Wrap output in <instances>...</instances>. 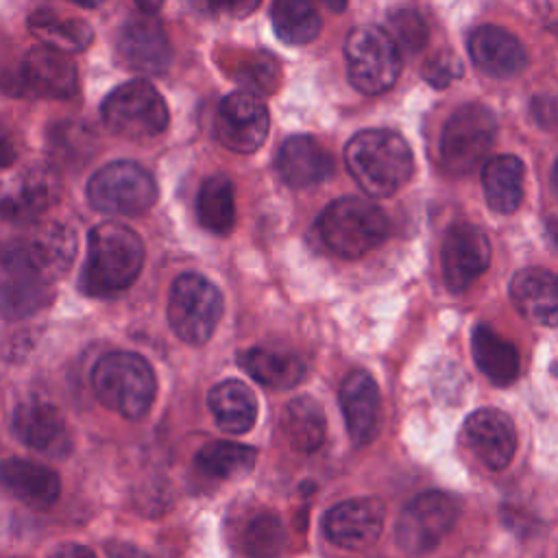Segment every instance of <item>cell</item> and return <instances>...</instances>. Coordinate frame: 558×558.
<instances>
[{"label":"cell","instance_id":"8fae6325","mask_svg":"<svg viewBox=\"0 0 558 558\" xmlns=\"http://www.w3.org/2000/svg\"><path fill=\"white\" fill-rule=\"evenodd\" d=\"M50 299V283H46L15 251L4 242L0 246V316L7 320H22L39 312Z\"/></svg>","mask_w":558,"mask_h":558},{"label":"cell","instance_id":"603a6c76","mask_svg":"<svg viewBox=\"0 0 558 558\" xmlns=\"http://www.w3.org/2000/svg\"><path fill=\"white\" fill-rule=\"evenodd\" d=\"M469 54L484 74L495 78L517 76L527 63L523 44L499 26L475 28L469 37Z\"/></svg>","mask_w":558,"mask_h":558},{"label":"cell","instance_id":"484cf974","mask_svg":"<svg viewBox=\"0 0 558 558\" xmlns=\"http://www.w3.org/2000/svg\"><path fill=\"white\" fill-rule=\"evenodd\" d=\"M240 366L259 384L277 390L294 388L305 377L303 360L286 349L253 347L240 355Z\"/></svg>","mask_w":558,"mask_h":558},{"label":"cell","instance_id":"ee69618b","mask_svg":"<svg viewBox=\"0 0 558 558\" xmlns=\"http://www.w3.org/2000/svg\"><path fill=\"white\" fill-rule=\"evenodd\" d=\"M316 2L323 4L331 13H342L347 9V0H316Z\"/></svg>","mask_w":558,"mask_h":558},{"label":"cell","instance_id":"9a60e30c","mask_svg":"<svg viewBox=\"0 0 558 558\" xmlns=\"http://www.w3.org/2000/svg\"><path fill=\"white\" fill-rule=\"evenodd\" d=\"M59 196L52 170L33 166L0 185V218L13 225L35 222Z\"/></svg>","mask_w":558,"mask_h":558},{"label":"cell","instance_id":"6da1fadb","mask_svg":"<svg viewBox=\"0 0 558 558\" xmlns=\"http://www.w3.org/2000/svg\"><path fill=\"white\" fill-rule=\"evenodd\" d=\"M144 266L142 238L120 222H100L87 235V257L81 288L92 296H111L126 290Z\"/></svg>","mask_w":558,"mask_h":558},{"label":"cell","instance_id":"ba28073f","mask_svg":"<svg viewBox=\"0 0 558 558\" xmlns=\"http://www.w3.org/2000/svg\"><path fill=\"white\" fill-rule=\"evenodd\" d=\"M222 316L220 290L198 272H183L174 279L168 296V323L187 344H205Z\"/></svg>","mask_w":558,"mask_h":558},{"label":"cell","instance_id":"8992f818","mask_svg":"<svg viewBox=\"0 0 558 558\" xmlns=\"http://www.w3.org/2000/svg\"><path fill=\"white\" fill-rule=\"evenodd\" d=\"M105 126L126 140H150L166 131L170 113L161 94L148 81L116 87L100 107Z\"/></svg>","mask_w":558,"mask_h":558},{"label":"cell","instance_id":"d6a6232c","mask_svg":"<svg viewBox=\"0 0 558 558\" xmlns=\"http://www.w3.org/2000/svg\"><path fill=\"white\" fill-rule=\"evenodd\" d=\"M255 449L231 440H214L196 451V469L211 480L246 475L255 464Z\"/></svg>","mask_w":558,"mask_h":558},{"label":"cell","instance_id":"ac0fdd59","mask_svg":"<svg viewBox=\"0 0 558 558\" xmlns=\"http://www.w3.org/2000/svg\"><path fill=\"white\" fill-rule=\"evenodd\" d=\"M462 438L469 451L490 471L506 469L517 451L514 425L495 408L475 410L464 421Z\"/></svg>","mask_w":558,"mask_h":558},{"label":"cell","instance_id":"d6986e66","mask_svg":"<svg viewBox=\"0 0 558 558\" xmlns=\"http://www.w3.org/2000/svg\"><path fill=\"white\" fill-rule=\"evenodd\" d=\"M13 434L31 449L48 456L70 451V432L61 410L48 401L31 399L20 403L11 416Z\"/></svg>","mask_w":558,"mask_h":558},{"label":"cell","instance_id":"4fadbf2b","mask_svg":"<svg viewBox=\"0 0 558 558\" xmlns=\"http://www.w3.org/2000/svg\"><path fill=\"white\" fill-rule=\"evenodd\" d=\"M11 244L20 257L50 286L70 270L76 255L74 233L61 222L37 225L26 235L11 240Z\"/></svg>","mask_w":558,"mask_h":558},{"label":"cell","instance_id":"83f0119b","mask_svg":"<svg viewBox=\"0 0 558 558\" xmlns=\"http://www.w3.org/2000/svg\"><path fill=\"white\" fill-rule=\"evenodd\" d=\"M471 353L477 368L495 384L508 386L519 377L521 362L517 347L493 331L488 325H477L471 333Z\"/></svg>","mask_w":558,"mask_h":558},{"label":"cell","instance_id":"2e32d148","mask_svg":"<svg viewBox=\"0 0 558 558\" xmlns=\"http://www.w3.org/2000/svg\"><path fill=\"white\" fill-rule=\"evenodd\" d=\"M442 275L453 292L466 290L490 264V242L473 225H456L442 240Z\"/></svg>","mask_w":558,"mask_h":558},{"label":"cell","instance_id":"5b68a950","mask_svg":"<svg viewBox=\"0 0 558 558\" xmlns=\"http://www.w3.org/2000/svg\"><path fill=\"white\" fill-rule=\"evenodd\" d=\"M344 61L351 85L368 96L390 89L401 72L399 46L373 24L355 26L347 35Z\"/></svg>","mask_w":558,"mask_h":558},{"label":"cell","instance_id":"f1b7e54d","mask_svg":"<svg viewBox=\"0 0 558 558\" xmlns=\"http://www.w3.org/2000/svg\"><path fill=\"white\" fill-rule=\"evenodd\" d=\"M523 163L514 155H497L482 170L484 196L497 214H512L523 201Z\"/></svg>","mask_w":558,"mask_h":558},{"label":"cell","instance_id":"5bb4252c","mask_svg":"<svg viewBox=\"0 0 558 558\" xmlns=\"http://www.w3.org/2000/svg\"><path fill=\"white\" fill-rule=\"evenodd\" d=\"M384 514V504L375 497L344 499L327 510L323 532L338 547L366 549L379 538Z\"/></svg>","mask_w":558,"mask_h":558},{"label":"cell","instance_id":"52a82bcc","mask_svg":"<svg viewBox=\"0 0 558 558\" xmlns=\"http://www.w3.org/2000/svg\"><path fill=\"white\" fill-rule=\"evenodd\" d=\"M153 174L135 161H111L96 170L87 183V201L96 211L113 216H137L157 201Z\"/></svg>","mask_w":558,"mask_h":558},{"label":"cell","instance_id":"7c38bea8","mask_svg":"<svg viewBox=\"0 0 558 558\" xmlns=\"http://www.w3.org/2000/svg\"><path fill=\"white\" fill-rule=\"evenodd\" d=\"M266 105L248 92H231L216 111V137L233 153H255L268 135Z\"/></svg>","mask_w":558,"mask_h":558},{"label":"cell","instance_id":"bcb514c9","mask_svg":"<svg viewBox=\"0 0 558 558\" xmlns=\"http://www.w3.org/2000/svg\"><path fill=\"white\" fill-rule=\"evenodd\" d=\"M551 185H554V192L558 194V159L554 163V172H551Z\"/></svg>","mask_w":558,"mask_h":558},{"label":"cell","instance_id":"d590c367","mask_svg":"<svg viewBox=\"0 0 558 558\" xmlns=\"http://www.w3.org/2000/svg\"><path fill=\"white\" fill-rule=\"evenodd\" d=\"M390 37L403 52H418L427 44V24L425 20L412 9H397L388 17Z\"/></svg>","mask_w":558,"mask_h":558},{"label":"cell","instance_id":"c3c4849f","mask_svg":"<svg viewBox=\"0 0 558 558\" xmlns=\"http://www.w3.org/2000/svg\"><path fill=\"white\" fill-rule=\"evenodd\" d=\"M549 233H551V238H554V240H556V244H558V220L549 222Z\"/></svg>","mask_w":558,"mask_h":558},{"label":"cell","instance_id":"74e56055","mask_svg":"<svg viewBox=\"0 0 558 558\" xmlns=\"http://www.w3.org/2000/svg\"><path fill=\"white\" fill-rule=\"evenodd\" d=\"M532 118L547 131H558V96H536L530 105Z\"/></svg>","mask_w":558,"mask_h":558},{"label":"cell","instance_id":"30bf717a","mask_svg":"<svg viewBox=\"0 0 558 558\" xmlns=\"http://www.w3.org/2000/svg\"><path fill=\"white\" fill-rule=\"evenodd\" d=\"M460 514L458 497L427 490L408 501L397 521V543L412 556L427 554L451 532Z\"/></svg>","mask_w":558,"mask_h":558},{"label":"cell","instance_id":"ffe728a7","mask_svg":"<svg viewBox=\"0 0 558 558\" xmlns=\"http://www.w3.org/2000/svg\"><path fill=\"white\" fill-rule=\"evenodd\" d=\"M122 63L142 74L168 70L172 52L161 24L153 17H133L122 24L116 39Z\"/></svg>","mask_w":558,"mask_h":558},{"label":"cell","instance_id":"3957f363","mask_svg":"<svg viewBox=\"0 0 558 558\" xmlns=\"http://www.w3.org/2000/svg\"><path fill=\"white\" fill-rule=\"evenodd\" d=\"M92 388L105 408L129 421H140L155 401L157 379L142 355L111 351L94 364Z\"/></svg>","mask_w":558,"mask_h":558},{"label":"cell","instance_id":"7402d4cb","mask_svg":"<svg viewBox=\"0 0 558 558\" xmlns=\"http://www.w3.org/2000/svg\"><path fill=\"white\" fill-rule=\"evenodd\" d=\"M517 312L543 327H558V275L545 268L519 270L510 281Z\"/></svg>","mask_w":558,"mask_h":558},{"label":"cell","instance_id":"9c48e42d","mask_svg":"<svg viewBox=\"0 0 558 558\" xmlns=\"http://www.w3.org/2000/svg\"><path fill=\"white\" fill-rule=\"evenodd\" d=\"M497 133L495 116L480 102L460 105L440 133V163L451 174L471 172L490 150Z\"/></svg>","mask_w":558,"mask_h":558},{"label":"cell","instance_id":"7bdbcfd3","mask_svg":"<svg viewBox=\"0 0 558 558\" xmlns=\"http://www.w3.org/2000/svg\"><path fill=\"white\" fill-rule=\"evenodd\" d=\"M163 2H166V0H135V4H137L144 13H155V11H159V9L163 7Z\"/></svg>","mask_w":558,"mask_h":558},{"label":"cell","instance_id":"b9f144b4","mask_svg":"<svg viewBox=\"0 0 558 558\" xmlns=\"http://www.w3.org/2000/svg\"><path fill=\"white\" fill-rule=\"evenodd\" d=\"M107 556L109 558H146L135 545L122 543V541H109L107 543Z\"/></svg>","mask_w":558,"mask_h":558},{"label":"cell","instance_id":"f6af8a7d","mask_svg":"<svg viewBox=\"0 0 558 558\" xmlns=\"http://www.w3.org/2000/svg\"><path fill=\"white\" fill-rule=\"evenodd\" d=\"M549 4H551V9H549V17H551V24H549V26H551L554 31H558V0H551Z\"/></svg>","mask_w":558,"mask_h":558},{"label":"cell","instance_id":"277c9868","mask_svg":"<svg viewBox=\"0 0 558 558\" xmlns=\"http://www.w3.org/2000/svg\"><path fill=\"white\" fill-rule=\"evenodd\" d=\"M388 229V216L375 203L360 196L329 203L318 218V231L327 248L347 259L377 248L386 240Z\"/></svg>","mask_w":558,"mask_h":558},{"label":"cell","instance_id":"1f68e13d","mask_svg":"<svg viewBox=\"0 0 558 558\" xmlns=\"http://www.w3.org/2000/svg\"><path fill=\"white\" fill-rule=\"evenodd\" d=\"M28 28L41 39V44L63 52H83L94 41V31L87 22L78 17H65L46 9L35 11L28 17Z\"/></svg>","mask_w":558,"mask_h":558},{"label":"cell","instance_id":"44dd1931","mask_svg":"<svg viewBox=\"0 0 558 558\" xmlns=\"http://www.w3.org/2000/svg\"><path fill=\"white\" fill-rule=\"evenodd\" d=\"M0 486L11 497L35 510L52 506L61 493L57 471L26 458H7L0 462Z\"/></svg>","mask_w":558,"mask_h":558},{"label":"cell","instance_id":"f35d334b","mask_svg":"<svg viewBox=\"0 0 558 558\" xmlns=\"http://www.w3.org/2000/svg\"><path fill=\"white\" fill-rule=\"evenodd\" d=\"M205 2L209 4L211 11L225 13L231 17H246L262 4V0H205Z\"/></svg>","mask_w":558,"mask_h":558},{"label":"cell","instance_id":"f546056e","mask_svg":"<svg viewBox=\"0 0 558 558\" xmlns=\"http://www.w3.org/2000/svg\"><path fill=\"white\" fill-rule=\"evenodd\" d=\"M281 429L296 451H316L323 445L327 432L323 405L307 395L294 397L281 412Z\"/></svg>","mask_w":558,"mask_h":558},{"label":"cell","instance_id":"836d02e7","mask_svg":"<svg viewBox=\"0 0 558 558\" xmlns=\"http://www.w3.org/2000/svg\"><path fill=\"white\" fill-rule=\"evenodd\" d=\"M272 26L281 41L301 46L320 33V15L310 0H272Z\"/></svg>","mask_w":558,"mask_h":558},{"label":"cell","instance_id":"8d00e7d4","mask_svg":"<svg viewBox=\"0 0 558 558\" xmlns=\"http://www.w3.org/2000/svg\"><path fill=\"white\" fill-rule=\"evenodd\" d=\"M423 76L427 83H432L434 87L442 89L447 87L456 76H460V61L447 52L432 57L429 61H425L423 65Z\"/></svg>","mask_w":558,"mask_h":558},{"label":"cell","instance_id":"cb8c5ba5","mask_svg":"<svg viewBox=\"0 0 558 558\" xmlns=\"http://www.w3.org/2000/svg\"><path fill=\"white\" fill-rule=\"evenodd\" d=\"M347 432L355 445L373 440L379 421V388L366 371H351L338 392Z\"/></svg>","mask_w":558,"mask_h":558},{"label":"cell","instance_id":"d4e9b609","mask_svg":"<svg viewBox=\"0 0 558 558\" xmlns=\"http://www.w3.org/2000/svg\"><path fill=\"white\" fill-rule=\"evenodd\" d=\"M277 172L292 187H310L331 177L333 159L314 137L292 135L277 153Z\"/></svg>","mask_w":558,"mask_h":558},{"label":"cell","instance_id":"4316f807","mask_svg":"<svg viewBox=\"0 0 558 558\" xmlns=\"http://www.w3.org/2000/svg\"><path fill=\"white\" fill-rule=\"evenodd\" d=\"M207 405L227 434H246L257 418V399L240 379H225L209 390Z\"/></svg>","mask_w":558,"mask_h":558},{"label":"cell","instance_id":"ab89813d","mask_svg":"<svg viewBox=\"0 0 558 558\" xmlns=\"http://www.w3.org/2000/svg\"><path fill=\"white\" fill-rule=\"evenodd\" d=\"M17 148L20 144L15 133L4 122H0V168H9L15 161Z\"/></svg>","mask_w":558,"mask_h":558},{"label":"cell","instance_id":"e0dca14e","mask_svg":"<svg viewBox=\"0 0 558 558\" xmlns=\"http://www.w3.org/2000/svg\"><path fill=\"white\" fill-rule=\"evenodd\" d=\"M20 83L33 96L65 100L78 89L76 65L68 52L41 44L26 52L20 68Z\"/></svg>","mask_w":558,"mask_h":558},{"label":"cell","instance_id":"7a4b0ae2","mask_svg":"<svg viewBox=\"0 0 558 558\" xmlns=\"http://www.w3.org/2000/svg\"><path fill=\"white\" fill-rule=\"evenodd\" d=\"M344 163L355 183L368 196H390L403 187L414 159L408 142L390 129H366L355 133L344 148Z\"/></svg>","mask_w":558,"mask_h":558},{"label":"cell","instance_id":"4dcf8cb0","mask_svg":"<svg viewBox=\"0 0 558 558\" xmlns=\"http://www.w3.org/2000/svg\"><path fill=\"white\" fill-rule=\"evenodd\" d=\"M198 222L216 233L227 235L235 227V194L233 183L225 174H211L201 183L196 196Z\"/></svg>","mask_w":558,"mask_h":558},{"label":"cell","instance_id":"60d3db41","mask_svg":"<svg viewBox=\"0 0 558 558\" xmlns=\"http://www.w3.org/2000/svg\"><path fill=\"white\" fill-rule=\"evenodd\" d=\"M50 558H96L94 551L85 545H78V543H65V545H59Z\"/></svg>","mask_w":558,"mask_h":558},{"label":"cell","instance_id":"e575fe53","mask_svg":"<svg viewBox=\"0 0 558 558\" xmlns=\"http://www.w3.org/2000/svg\"><path fill=\"white\" fill-rule=\"evenodd\" d=\"M240 545L248 558H277L286 545V530L275 512L259 510L242 527Z\"/></svg>","mask_w":558,"mask_h":558},{"label":"cell","instance_id":"7dc6e473","mask_svg":"<svg viewBox=\"0 0 558 558\" xmlns=\"http://www.w3.org/2000/svg\"><path fill=\"white\" fill-rule=\"evenodd\" d=\"M72 2H76V4H81V7H96V4H100V2H105V0H72Z\"/></svg>","mask_w":558,"mask_h":558}]
</instances>
